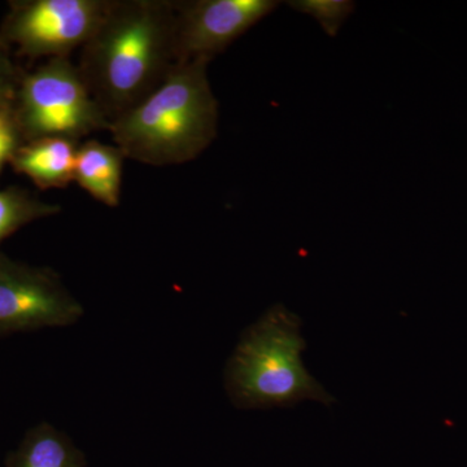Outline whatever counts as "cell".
Wrapping results in <instances>:
<instances>
[{
    "label": "cell",
    "instance_id": "6da1fadb",
    "mask_svg": "<svg viewBox=\"0 0 467 467\" xmlns=\"http://www.w3.org/2000/svg\"><path fill=\"white\" fill-rule=\"evenodd\" d=\"M175 64V2L109 0L77 67L112 122L155 90Z\"/></svg>",
    "mask_w": 467,
    "mask_h": 467
},
{
    "label": "cell",
    "instance_id": "7a4b0ae2",
    "mask_svg": "<svg viewBox=\"0 0 467 467\" xmlns=\"http://www.w3.org/2000/svg\"><path fill=\"white\" fill-rule=\"evenodd\" d=\"M208 63L175 64L155 90L110 122V134L126 159L167 167L192 161L208 149L218 125Z\"/></svg>",
    "mask_w": 467,
    "mask_h": 467
},
{
    "label": "cell",
    "instance_id": "3957f363",
    "mask_svg": "<svg viewBox=\"0 0 467 467\" xmlns=\"http://www.w3.org/2000/svg\"><path fill=\"white\" fill-rule=\"evenodd\" d=\"M300 327V318L278 304L245 328L225 370L226 392L236 408H290L306 400L333 404V396L304 367L306 343Z\"/></svg>",
    "mask_w": 467,
    "mask_h": 467
},
{
    "label": "cell",
    "instance_id": "277c9868",
    "mask_svg": "<svg viewBox=\"0 0 467 467\" xmlns=\"http://www.w3.org/2000/svg\"><path fill=\"white\" fill-rule=\"evenodd\" d=\"M14 106L27 142L48 137L79 140L95 131L109 130L110 122L67 57L50 58L24 76Z\"/></svg>",
    "mask_w": 467,
    "mask_h": 467
},
{
    "label": "cell",
    "instance_id": "5b68a950",
    "mask_svg": "<svg viewBox=\"0 0 467 467\" xmlns=\"http://www.w3.org/2000/svg\"><path fill=\"white\" fill-rule=\"evenodd\" d=\"M109 0H33L17 3L0 39L30 57H67L84 47L103 20Z\"/></svg>",
    "mask_w": 467,
    "mask_h": 467
},
{
    "label": "cell",
    "instance_id": "8992f818",
    "mask_svg": "<svg viewBox=\"0 0 467 467\" xmlns=\"http://www.w3.org/2000/svg\"><path fill=\"white\" fill-rule=\"evenodd\" d=\"M84 316L60 275L0 254V337L42 328L66 327Z\"/></svg>",
    "mask_w": 467,
    "mask_h": 467
},
{
    "label": "cell",
    "instance_id": "52a82bcc",
    "mask_svg": "<svg viewBox=\"0 0 467 467\" xmlns=\"http://www.w3.org/2000/svg\"><path fill=\"white\" fill-rule=\"evenodd\" d=\"M276 7L278 2L273 0L175 3L177 64L211 60Z\"/></svg>",
    "mask_w": 467,
    "mask_h": 467
},
{
    "label": "cell",
    "instance_id": "ba28073f",
    "mask_svg": "<svg viewBox=\"0 0 467 467\" xmlns=\"http://www.w3.org/2000/svg\"><path fill=\"white\" fill-rule=\"evenodd\" d=\"M78 146V140L67 138H39L21 144L11 165L39 189H63L73 182Z\"/></svg>",
    "mask_w": 467,
    "mask_h": 467
},
{
    "label": "cell",
    "instance_id": "9c48e42d",
    "mask_svg": "<svg viewBox=\"0 0 467 467\" xmlns=\"http://www.w3.org/2000/svg\"><path fill=\"white\" fill-rule=\"evenodd\" d=\"M126 156L119 147L92 140L77 150L73 182L107 207L119 205Z\"/></svg>",
    "mask_w": 467,
    "mask_h": 467
},
{
    "label": "cell",
    "instance_id": "30bf717a",
    "mask_svg": "<svg viewBox=\"0 0 467 467\" xmlns=\"http://www.w3.org/2000/svg\"><path fill=\"white\" fill-rule=\"evenodd\" d=\"M7 467H85L82 451L64 432L39 423L24 435L5 460Z\"/></svg>",
    "mask_w": 467,
    "mask_h": 467
},
{
    "label": "cell",
    "instance_id": "8fae6325",
    "mask_svg": "<svg viewBox=\"0 0 467 467\" xmlns=\"http://www.w3.org/2000/svg\"><path fill=\"white\" fill-rule=\"evenodd\" d=\"M61 208L30 195L26 190L5 189L0 192V243L33 221L55 216ZM2 254V252H0Z\"/></svg>",
    "mask_w": 467,
    "mask_h": 467
},
{
    "label": "cell",
    "instance_id": "7c38bea8",
    "mask_svg": "<svg viewBox=\"0 0 467 467\" xmlns=\"http://www.w3.org/2000/svg\"><path fill=\"white\" fill-rule=\"evenodd\" d=\"M14 103L0 104V173L24 140Z\"/></svg>",
    "mask_w": 467,
    "mask_h": 467
},
{
    "label": "cell",
    "instance_id": "4fadbf2b",
    "mask_svg": "<svg viewBox=\"0 0 467 467\" xmlns=\"http://www.w3.org/2000/svg\"><path fill=\"white\" fill-rule=\"evenodd\" d=\"M20 79L9 57V46L0 39V104L14 103Z\"/></svg>",
    "mask_w": 467,
    "mask_h": 467
}]
</instances>
